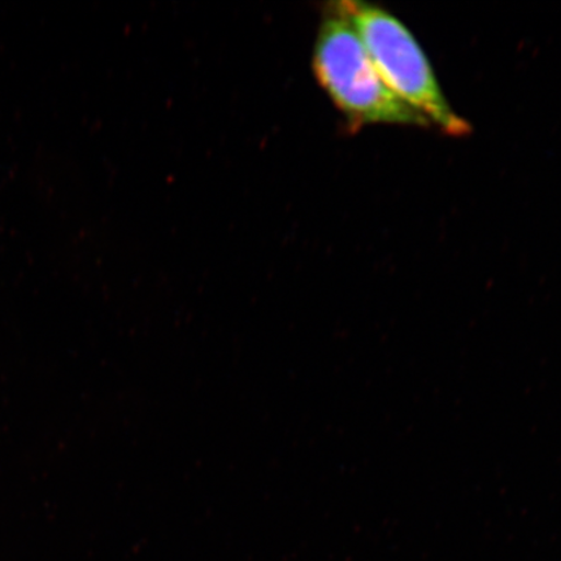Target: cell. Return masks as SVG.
Returning <instances> with one entry per match:
<instances>
[{
	"mask_svg": "<svg viewBox=\"0 0 561 561\" xmlns=\"http://www.w3.org/2000/svg\"><path fill=\"white\" fill-rule=\"evenodd\" d=\"M313 69L322 89L353 128L380 124L431 125L385 85L340 2L333 3L322 20Z\"/></svg>",
	"mask_w": 561,
	"mask_h": 561,
	"instance_id": "6da1fadb",
	"label": "cell"
},
{
	"mask_svg": "<svg viewBox=\"0 0 561 561\" xmlns=\"http://www.w3.org/2000/svg\"><path fill=\"white\" fill-rule=\"evenodd\" d=\"M340 4L391 93L445 135L468 136L471 125L446 100L430 59L409 27L377 5L355 0Z\"/></svg>",
	"mask_w": 561,
	"mask_h": 561,
	"instance_id": "7a4b0ae2",
	"label": "cell"
}]
</instances>
